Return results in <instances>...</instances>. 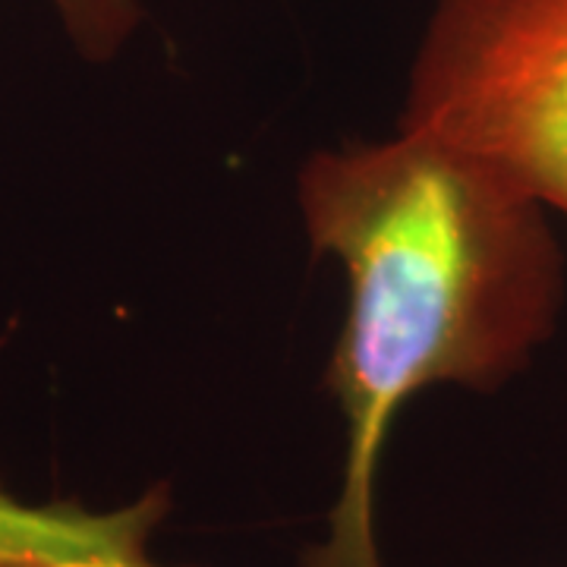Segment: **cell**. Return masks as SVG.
I'll list each match as a JSON object with an SVG mask.
<instances>
[{
    "instance_id": "cell-2",
    "label": "cell",
    "mask_w": 567,
    "mask_h": 567,
    "mask_svg": "<svg viewBox=\"0 0 567 567\" xmlns=\"http://www.w3.org/2000/svg\"><path fill=\"white\" fill-rule=\"evenodd\" d=\"M401 126L486 158L567 218V0H439Z\"/></svg>"
},
{
    "instance_id": "cell-4",
    "label": "cell",
    "mask_w": 567,
    "mask_h": 567,
    "mask_svg": "<svg viewBox=\"0 0 567 567\" xmlns=\"http://www.w3.org/2000/svg\"><path fill=\"white\" fill-rule=\"evenodd\" d=\"M63 29L89 61H107L140 20V0H54Z\"/></svg>"
},
{
    "instance_id": "cell-1",
    "label": "cell",
    "mask_w": 567,
    "mask_h": 567,
    "mask_svg": "<svg viewBox=\"0 0 567 567\" xmlns=\"http://www.w3.org/2000/svg\"><path fill=\"white\" fill-rule=\"evenodd\" d=\"M300 215L347 275L324 388L347 423L328 533L303 567H382L375 480L401 406L435 385L492 391L555 331L565 259L548 208L486 158L401 126L300 171Z\"/></svg>"
},
{
    "instance_id": "cell-3",
    "label": "cell",
    "mask_w": 567,
    "mask_h": 567,
    "mask_svg": "<svg viewBox=\"0 0 567 567\" xmlns=\"http://www.w3.org/2000/svg\"><path fill=\"white\" fill-rule=\"evenodd\" d=\"M171 505L164 486L121 511L92 514L73 502L32 507L0 486V567H111L152 536Z\"/></svg>"
}]
</instances>
